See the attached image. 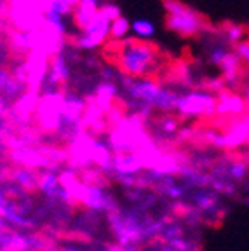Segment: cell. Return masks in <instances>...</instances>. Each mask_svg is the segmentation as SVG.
I'll list each match as a JSON object with an SVG mask.
<instances>
[{"instance_id": "obj_1", "label": "cell", "mask_w": 249, "mask_h": 251, "mask_svg": "<svg viewBox=\"0 0 249 251\" xmlns=\"http://www.w3.org/2000/svg\"><path fill=\"white\" fill-rule=\"evenodd\" d=\"M119 82L124 91V94L129 98L127 105L131 108L143 105L152 110H159L162 114H171L176 108L179 94L173 91L171 87H166L159 80L152 77H140L132 78L127 75H119Z\"/></svg>"}, {"instance_id": "obj_2", "label": "cell", "mask_w": 249, "mask_h": 251, "mask_svg": "<svg viewBox=\"0 0 249 251\" xmlns=\"http://www.w3.org/2000/svg\"><path fill=\"white\" fill-rule=\"evenodd\" d=\"M115 52V65L122 75L132 78L150 77L157 72V51L150 44L136 39L122 40Z\"/></svg>"}, {"instance_id": "obj_3", "label": "cell", "mask_w": 249, "mask_h": 251, "mask_svg": "<svg viewBox=\"0 0 249 251\" xmlns=\"http://www.w3.org/2000/svg\"><path fill=\"white\" fill-rule=\"evenodd\" d=\"M166 7V26L179 37L199 35L206 28V20L197 11L190 9L179 0H164Z\"/></svg>"}, {"instance_id": "obj_4", "label": "cell", "mask_w": 249, "mask_h": 251, "mask_svg": "<svg viewBox=\"0 0 249 251\" xmlns=\"http://www.w3.org/2000/svg\"><path fill=\"white\" fill-rule=\"evenodd\" d=\"M106 218H108V224L119 246L138 248V244L145 243V222L136 211H122L121 208H115L113 211L106 213Z\"/></svg>"}, {"instance_id": "obj_5", "label": "cell", "mask_w": 249, "mask_h": 251, "mask_svg": "<svg viewBox=\"0 0 249 251\" xmlns=\"http://www.w3.org/2000/svg\"><path fill=\"white\" fill-rule=\"evenodd\" d=\"M174 112L179 119H211L216 115V96L206 89H188L178 96Z\"/></svg>"}, {"instance_id": "obj_6", "label": "cell", "mask_w": 249, "mask_h": 251, "mask_svg": "<svg viewBox=\"0 0 249 251\" xmlns=\"http://www.w3.org/2000/svg\"><path fill=\"white\" fill-rule=\"evenodd\" d=\"M65 93V89H58L52 93L40 94L35 117H33L37 122V129L40 133H58L59 126H61V108Z\"/></svg>"}, {"instance_id": "obj_7", "label": "cell", "mask_w": 249, "mask_h": 251, "mask_svg": "<svg viewBox=\"0 0 249 251\" xmlns=\"http://www.w3.org/2000/svg\"><path fill=\"white\" fill-rule=\"evenodd\" d=\"M110 25L112 23L98 12L94 20L75 37L74 44L82 51H93V49L101 47L110 39Z\"/></svg>"}, {"instance_id": "obj_8", "label": "cell", "mask_w": 249, "mask_h": 251, "mask_svg": "<svg viewBox=\"0 0 249 251\" xmlns=\"http://www.w3.org/2000/svg\"><path fill=\"white\" fill-rule=\"evenodd\" d=\"M25 65H26V87L30 91L40 93V87L49 72V56L40 51H31L25 59Z\"/></svg>"}, {"instance_id": "obj_9", "label": "cell", "mask_w": 249, "mask_h": 251, "mask_svg": "<svg viewBox=\"0 0 249 251\" xmlns=\"http://www.w3.org/2000/svg\"><path fill=\"white\" fill-rule=\"evenodd\" d=\"M248 105H246L242 94L237 91H222L216 94V115L220 119H235L248 114Z\"/></svg>"}, {"instance_id": "obj_10", "label": "cell", "mask_w": 249, "mask_h": 251, "mask_svg": "<svg viewBox=\"0 0 249 251\" xmlns=\"http://www.w3.org/2000/svg\"><path fill=\"white\" fill-rule=\"evenodd\" d=\"M119 96V86L117 82H108V80H101L94 86L93 93L87 96V101L96 105L101 110L103 114H108L110 110L115 106V100Z\"/></svg>"}, {"instance_id": "obj_11", "label": "cell", "mask_w": 249, "mask_h": 251, "mask_svg": "<svg viewBox=\"0 0 249 251\" xmlns=\"http://www.w3.org/2000/svg\"><path fill=\"white\" fill-rule=\"evenodd\" d=\"M112 168L110 175H121V176H138L143 171V166L134 153H113Z\"/></svg>"}, {"instance_id": "obj_12", "label": "cell", "mask_w": 249, "mask_h": 251, "mask_svg": "<svg viewBox=\"0 0 249 251\" xmlns=\"http://www.w3.org/2000/svg\"><path fill=\"white\" fill-rule=\"evenodd\" d=\"M11 181L21 187L25 192L31 196L39 190V171L30 168H21V166H12L11 168Z\"/></svg>"}, {"instance_id": "obj_13", "label": "cell", "mask_w": 249, "mask_h": 251, "mask_svg": "<svg viewBox=\"0 0 249 251\" xmlns=\"http://www.w3.org/2000/svg\"><path fill=\"white\" fill-rule=\"evenodd\" d=\"M194 204L195 208L199 209V211L204 215V222H207V220L211 218V216H216L220 211V196L216 192H213V190H204V188H200V192H197L194 196Z\"/></svg>"}, {"instance_id": "obj_14", "label": "cell", "mask_w": 249, "mask_h": 251, "mask_svg": "<svg viewBox=\"0 0 249 251\" xmlns=\"http://www.w3.org/2000/svg\"><path fill=\"white\" fill-rule=\"evenodd\" d=\"M100 7H101L100 0H78L77 7H75L74 14H72L74 25L78 30H84L94 20V16L98 14Z\"/></svg>"}, {"instance_id": "obj_15", "label": "cell", "mask_w": 249, "mask_h": 251, "mask_svg": "<svg viewBox=\"0 0 249 251\" xmlns=\"http://www.w3.org/2000/svg\"><path fill=\"white\" fill-rule=\"evenodd\" d=\"M39 190L47 197L49 201H58L61 194V185L58 181V173L44 169L39 173Z\"/></svg>"}, {"instance_id": "obj_16", "label": "cell", "mask_w": 249, "mask_h": 251, "mask_svg": "<svg viewBox=\"0 0 249 251\" xmlns=\"http://www.w3.org/2000/svg\"><path fill=\"white\" fill-rule=\"evenodd\" d=\"M78 176L80 180L84 181L86 185L89 187H100V188H106L110 185V178L106 176L105 173L100 171L98 168H87V169H82L78 171Z\"/></svg>"}, {"instance_id": "obj_17", "label": "cell", "mask_w": 249, "mask_h": 251, "mask_svg": "<svg viewBox=\"0 0 249 251\" xmlns=\"http://www.w3.org/2000/svg\"><path fill=\"white\" fill-rule=\"evenodd\" d=\"M222 40L228 47H235L237 44L244 42L246 40V28L244 25H226L223 28Z\"/></svg>"}, {"instance_id": "obj_18", "label": "cell", "mask_w": 249, "mask_h": 251, "mask_svg": "<svg viewBox=\"0 0 249 251\" xmlns=\"http://www.w3.org/2000/svg\"><path fill=\"white\" fill-rule=\"evenodd\" d=\"M78 0H51V4L47 7L44 14H56L65 20L66 16L74 14L75 7H77Z\"/></svg>"}, {"instance_id": "obj_19", "label": "cell", "mask_w": 249, "mask_h": 251, "mask_svg": "<svg viewBox=\"0 0 249 251\" xmlns=\"http://www.w3.org/2000/svg\"><path fill=\"white\" fill-rule=\"evenodd\" d=\"M155 124H157V129H159L164 136H173V134L178 133L179 127H181L179 117H174V115H171V114H164L160 119H157Z\"/></svg>"}, {"instance_id": "obj_20", "label": "cell", "mask_w": 249, "mask_h": 251, "mask_svg": "<svg viewBox=\"0 0 249 251\" xmlns=\"http://www.w3.org/2000/svg\"><path fill=\"white\" fill-rule=\"evenodd\" d=\"M129 31H131V21L127 18H124V16H121L110 25V39L113 42H122L129 35Z\"/></svg>"}, {"instance_id": "obj_21", "label": "cell", "mask_w": 249, "mask_h": 251, "mask_svg": "<svg viewBox=\"0 0 249 251\" xmlns=\"http://www.w3.org/2000/svg\"><path fill=\"white\" fill-rule=\"evenodd\" d=\"M131 31L134 33L136 40L145 42V40L152 39L155 35V25L148 20H136L131 23Z\"/></svg>"}, {"instance_id": "obj_22", "label": "cell", "mask_w": 249, "mask_h": 251, "mask_svg": "<svg viewBox=\"0 0 249 251\" xmlns=\"http://www.w3.org/2000/svg\"><path fill=\"white\" fill-rule=\"evenodd\" d=\"M232 51V47H228L225 42H214L213 46H211V49L207 51V59H209V63L213 65V67L220 68V65L223 63V59L226 58V54Z\"/></svg>"}, {"instance_id": "obj_23", "label": "cell", "mask_w": 249, "mask_h": 251, "mask_svg": "<svg viewBox=\"0 0 249 251\" xmlns=\"http://www.w3.org/2000/svg\"><path fill=\"white\" fill-rule=\"evenodd\" d=\"M211 190L216 192L218 196H228V197H234L237 194V187H235L234 181L225 180V178H214L211 181Z\"/></svg>"}, {"instance_id": "obj_24", "label": "cell", "mask_w": 249, "mask_h": 251, "mask_svg": "<svg viewBox=\"0 0 249 251\" xmlns=\"http://www.w3.org/2000/svg\"><path fill=\"white\" fill-rule=\"evenodd\" d=\"M185 228L181 224H178V220H173L171 224L166 225V228H164L162 235H160V239H164L166 243H169V241L173 239H178V237H185Z\"/></svg>"}, {"instance_id": "obj_25", "label": "cell", "mask_w": 249, "mask_h": 251, "mask_svg": "<svg viewBox=\"0 0 249 251\" xmlns=\"http://www.w3.org/2000/svg\"><path fill=\"white\" fill-rule=\"evenodd\" d=\"M100 14L103 16V18H106V20L112 23V21H115L117 18H121V7L119 5H115V4H103L101 7H100Z\"/></svg>"}, {"instance_id": "obj_26", "label": "cell", "mask_w": 249, "mask_h": 251, "mask_svg": "<svg viewBox=\"0 0 249 251\" xmlns=\"http://www.w3.org/2000/svg\"><path fill=\"white\" fill-rule=\"evenodd\" d=\"M168 246L171 248V250H174V251H197L195 244L190 243V241H187L185 237H178V239L169 241Z\"/></svg>"}, {"instance_id": "obj_27", "label": "cell", "mask_w": 249, "mask_h": 251, "mask_svg": "<svg viewBox=\"0 0 249 251\" xmlns=\"http://www.w3.org/2000/svg\"><path fill=\"white\" fill-rule=\"evenodd\" d=\"M234 51H235V54L241 58V61L249 67V42H248V40L237 44V46L234 47Z\"/></svg>"}, {"instance_id": "obj_28", "label": "cell", "mask_w": 249, "mask_h": 251, "mask_svg": "<svg viewBox=\"0 0 249 251\" xmlns=\"http://www.w3.org/2000/svg\"><path fill=\"white\" fill-rule=\"evenodd\" d=\"M9 108H11V105H9V103L0 96V117H5V114L9 112Z\"/></svg>"}, {"instance_id": "obj_29", "label": "cell", "mask_w": 249, "mask_h": 251, "mask_svg": "<svg viewBox=\"0 0 249 251\" xmlns=\"http://www.w3.org/2000/svg\"><path fill=\"white\" fill-rule=\"evenodd\" d=\"M242 98H244L246 105H248V108H249V82L244 86V91H242Z\"/></svg>"}, {"instance_id": "obj_30", "label": "cell", "mask_w": 249, "mask_h": 251, "mask_svg": "<svg viewBox=\"0 0 249 251\" xmlns=\"http://www.w3.org/2000/svg\"><path fill=\"white\" fill-rule=\"evenodd\" d=\"M59 251H80V250H77V248H70V246H66V248H61Z\"/></svg>"}, {"instance_id": "obj_31", "label": "cell", "mask_w": 249, "mask_h": 251, "mask_svg": "<svg viewBox=\"0 0 249 251\" xmlns=\"http://www.w3.org/2000/svg\"><path fill=\"white\" fill-rule=\"evenodd\" d=\"M246 40H248V42H249V23L248 25H246Z\"/></svg>"}, {"instance_id": "obj_32", "label": "cell", "mask_w": 249, "mask_h": 251, "mask_svg": "<svg viewBox=\"0 0 249 251\" xmlns=\"http://www.w3.org/2000/svg\"><path fill=\"white\" fill-rule=\"evenodd\" d=\"M162 251H174V250H171L169 246H166V248H162Z\"/></svg>"}, {"instance_id": "obj_33", "label": "cell", "mask_w": 249, "mask_h": 251, "mask_svg": "<svg viewBox=\"0 0 249 251\" xmlns=\"http://www.w3.org/2000/svg\"><path fill=\"white\" fill-rule=\"evenodd\" d=\"M244 202H246V204H248V206H249V197H248V199H244Z\"/></svg>"}, {"instance_id": "obj_34", "label": "cell", "mask_w": 249, "mask_h": 251, "mask_svg": "<svg viewBox=\"0 0 249 251\" xmlns=\"http://www.w3.org/2000/svg\"><path fill=\"white\" fill-rule=\"evenodd\" d=\"M106 251H113V248H112V246H108V250H106Z\"/></svg>"}, {"instance_id": "obj_35", "label": "cell", "mask_w": 249, "mask_h": 251, "mask_svg": "<svg viewBox=\"0 0 249 251\" xmlns=\"http://www.w3.org/2000/svg\"><path fill=\"white\" fill-rule=\"evenodd\" d=\"M248 192H249V185H248Z\"/></svg>"}]
</instances>
